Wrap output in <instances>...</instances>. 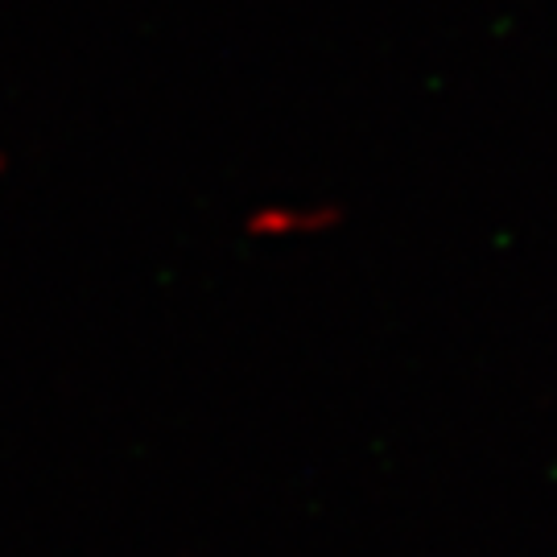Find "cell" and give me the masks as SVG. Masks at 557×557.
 Masks as SVG:
<instances>
[{"mask_svg":"<svg viewBox=\"0 0 557 557\" xmlns=\"http://www.w3.org/2000/svg\"><path fill=\"white\" fill-rule=\"evenodd\" d=\"M335 223V207H326V202H306V211H294L289 202H269V207H257L244 220V236L281 244V239H306L319 236V232H331Z\"/></svg>","mask_w":557,"mask_h":557,"instance_id":"1","label":"cell"}]
</instances>
